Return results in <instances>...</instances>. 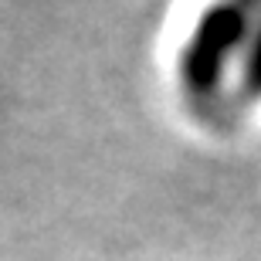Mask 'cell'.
<instances>
[{
	"label": "cell",
	"instance_id": "cell-2",
	"mask_svg": "<svg viewBox=\"0 0 261 261\" xmlns=\"http://www.w3.org/2000/svg\"><path fill=\"white\" fill-rule=\"evenodd\" d=\"M238 95L248 102H261V10L254 20V34H251V48L244 55L241 75H238Z\"/></svg>",
	"mask_w": 261,
	"mask_h": 261
},
{
	"label": "cell",
	"instance_id": "cell-1",
	"mask_svg": "<svg viewBox=\"0 0 261 261\" xmlns=\"http://www.w3.org/2000/svg\"><path fill=\"white\" fill-rule=\"evenodd\" d=\"M261 0H207L176 51V88L194 109L227 95L251 48Z\"/></svg>",
	"mask_w": 261,
	"mask_h": 261
}]
</instances>
